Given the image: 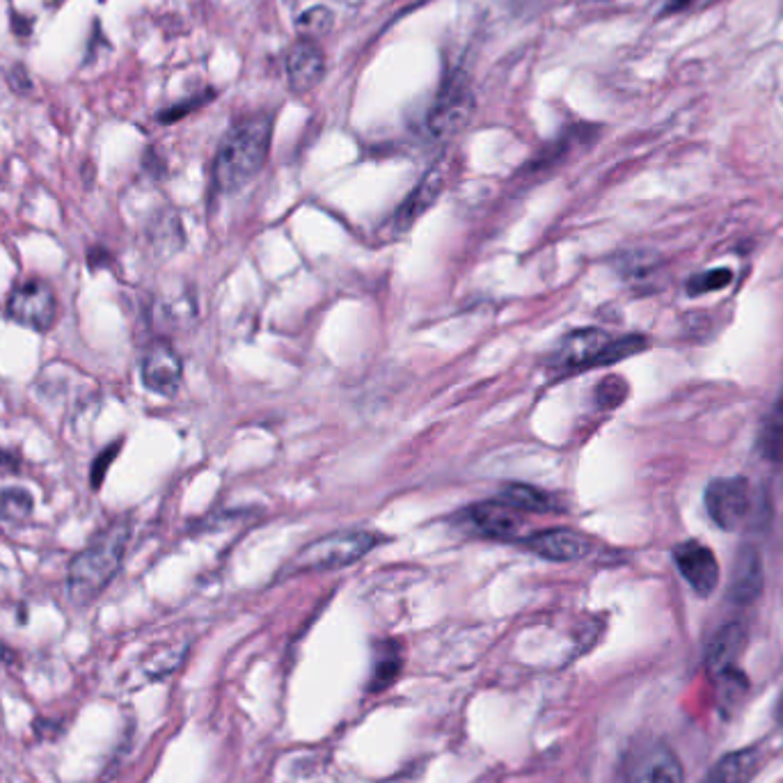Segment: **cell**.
<instances>
[{
    "instance_id": "cell-11",
    "label": "cell",
    "mask_w": 783,
    "mask_h": 783,
    "mask_svg": "<svg viewBox=\"0 0 783 783\" xmlns=\"http://www.w3.org/2000/svg\"><path fill=\"white\" fill-rule=\"evenodd\" d=\"M612 342L603 330L596 328H582L561 339V344L555 351V369L557 371H580L591 369L598 365L600 353L605 351V346Z\"/></svg>"
},
{
    "instance_id": "cell-28",
    "label": "cell",
    "mask_w": 783,
    "mask_h": 783,
    "mask_svg": "<svg viewBox=\"0 0 783 783\" xmlns=\"http://www.w3.org/2000/svg\"><path fill=\"white\" fill-rule=\"evenodd\" d=\"M7 78H10L12 90L19 92V94H26L30 87H33V83H30V78H28V71L23 65H14L10 74H7Z\"/></svg>"
},
{
    "instance_id": "cell-12",
    "label": "cell",
    "mask_w": 783,
    "mask_h": 783,
    "mask_svg": "<svg viewBox=\"0 0 783 783\" xmlns=\"http://www.w3.org/2000/svg\"><path fill=\"white\" fill-rule=\"evenodd\" d=\"M527 550L550 561H580L591 552V541L575 529H545L525 541Z\"/></svg>"
},
{
    "instance_id": "cell-16",
    "label": "cell",
    "mask_w": 783,
    "mask_h": 783,
    "mask_svg": "<svg viewBox=\"0 0 783 783\" xmlns=\"http://www.w3.org/2000/svg\"><path fill=\"white\" fill-rule=\"evenodd\" d=\"M763 591V564L754 548H742L738 552L731 580V600L738 605H749Z\"/></svg>"
},
{
    "instance_id": "cell-1",
    "label": "cell",
    "mask_w": 783,
    "mask_h": 783,
    "mask_svg": "<svg viewBox=\"0 0 783 783\" xmlns=\"http://www.w3.org/2000/svg\"><path fill=\"white\" fill-rule=\"evenodd\" d=\"M131 541V520L120 518L87 543V548L71 559L67 571V598L83 607L106 591L124 564Z\"/></svg>"
},
{
    "instance_id": "cell-7",
    "label": "cell",
    "mask_w": 783,
    "mask_h": 783,
    "mask_svg": "<svg viewBox=\"0 0 783 783\" xmlns=\"http://www.w3.org/2000/svg\"><path fill=\"white\" fill-rule=\"evenodd\" d=\"M706 509L719 529L735 532L745 525L751 509L749 484L745 479H715L706 488Z\"/></svg>"
},
{
    "instance_id": "cell-25",
    "label": "cell",
    "mask_w": 783,
    "mask_h": 783,
    "mask_svg": "<svg viewBox=\"0 0 783 783\" xmlns=\"http://www.w3.org/2000/svg\"><path fill=\"white\" fill-rule=\"evenodd\" d=\"M626 394H628V385H626V381H623V378L607 376L605 381L598 385L596 401H598L600 408L609 410V408L619 406V403L626 399Z\"/></svg>"
},
{
    "instance_id": "cell-4",
    "label": "cell",
    "mask_w": 783,
    "mask_h": 783,
    "mask_svg": "<svg viewBox=\"0 0 783 783\" xmlns=\"http://www.w3.org/2000/svg\"><path fill=\"white\" fill-rule=\"evenodd\" d=\"M474 115V94L465 76H449L426 115V136L433 142L456 138Z\"/></svg>"
},
{
    "instance_id": "cell-10",
    "label": "cell",
    "mask_w": 783,
    "mask_h": 783,
    "mask_svg": "<svg viewBox=\"0 0 783 783\" xmlns=\"http://www.w3.org/2000/svg\"><path fill=\"white\" fill-rule=\"evenodd\" d=\"M680 575L701 598L710 596L719 584V564L715 552L699 541H685L674 550Z\"/></svg>"
},
{
    "instance_id": "cell-29",
    "label": "cell",
    "mask_w": 783,
    "mask_h": 783,
    "mask_svg": "<svg viewBox=\"0 0 783 783\" xmlns=\"http://www.w3.org/2000/svg\"><path fill=\"white\" fill-rule=\"evenodd\" d=\"M12 26H14V33H17L19 37H26L28 33H30V26H33V23H30L28 19H21V14H12Z\"/></svg>"
},
{
    "instance_id": "cell-6",
    "label": "cell",
    "mask_w": 783,
    "mask_h": 783,
    "mask_svg": "<svg viewBox=\"0 0 783 783\" xmlns=\"http://www.w3.org/2000/svg\"><path fill=\"white\" fill-rule=\"evenodd\" d=\"M449 172H452V161H449L447 156L438 158V161L426 170L424 177L419 179V184L410 191L406 200L399 204V209L394 211V216L390 220L392 234L408 232V229L413 227L435 202H438V197L442 195V191H445L449 181Z\"/></svg>"
},
{
    "instance_id": "cell-13",
    "label": "cell",
    "mask_w": 783,
    "mask_h": 783,
    "mask_svg": "<svg viewBox=\"0 0 783 783\" xmlns=\"http://www.w3.org/2000/svg\"><path fill=\"white\" fill-rule=\"evenodd\" d=\"M326 74V55L316 42L298 39L287 53V81L296 94H307L314 90Z\"/></svg>"
},
{
    "instance_id": "cell-23",
    "label": "cell",
    "mask_w": 783,
    "mask_h": 783,
    "mask_svg": "<svg viewBox=\"0 0 783 783\" xmlns=\"http://www.w3.org/2000/svg\"><path fill=\"white\" fill-rule=\"evenodd\" d=\"M646 348V339L639 335H630V337H621V339H612L605 346V351L600 353L598 365L596 367H605V365H614V362L626 360L630 355H635Z\"/></svg>"
},
{
    "instance_id": "cell-2",
    "label": "cell",
    "mask_w": 783,
    "mask_h": 783,
    "mask_svg": "<svg viewBox=\"0 0 783 783\" xmlns=\"http://www.w3.org/2000/svg\"><path fill=\"white\" fill-rule=\"evenodd\" d=\"M273 138V120L252 115L227 131L213 158L211 181L218 193H236L264 168Z\"/></svg>"
},
{
    "instance_id": "cell-21",
    "label": "cell",
    "mask_w": 783,
    "mask_h": 783,
    "mask_svg": "<svg viewBox=\"0 0 783 783\" xmlns=\"http://www.w3.org/2000/svg\"><path fill=\"white\" fill-rule=\"evenodd\" d=\"M332 26H335V12L326 5H314L296 19L298 39H307V42H316V39L326 37Z\"/></svg>"
},
{
    "instance_id": "cell-14",
    "label": "cell",
    "mask_w": 783,
    "mask_h": 783,
    "mask_svg": "<svg viewBox=\"0 0 783 783\" xmlns=\"http://www.w3.org/2000/svg\"><path fill=\"white\" fill-rule=\"evenodd\" d=\"M468 522L488 539H516L522 529L520 511L500 500L479 502L468 509Z\"/></svg>"
},
{
    "instance_id": "cell-27",
    "label": "cell",
    "mask_w": 783,
    "mask_h": 783,
    "mask_svg": "<svg viewBox=\"0 0 783 783\" xmlns=\"http://www.w3.org/2000/svg\"><path fill=\"white\" fill-rule=\"evenodd\" d=\"M117 454H120V442H115V445L106 447L104 452H101L97 458H94V463H92V468H90V484H92L94 490H99L101 484H104L106 472L110 468V463H113L115 458H117Z\"/></svg>"
},
{
    "instance_id": "cell-5",
    "label": "cell",
    "mask_w": 783,
    "mask_h": 783,
    "mask_svg": "<svg viewBox=\"0 0 783 783\" xmlns=\"http://www.w3.org/2000/svg\"><path fill=\"white\" fill-rule=\"evenodd\" d=\"M7 316L23 328L49 332L58 321V296L46 280H26L7 298Z\"/></svg>"
},
{
    "instance_id": "cell-30",
    "label": "cell",
    "mask_w": 783,
    "mask_h": 783,
    "mask_svg": "<svg viewBox=\"0 0 783 783\" xmlns=\"http://www.w3.org/2000/svg\"><path fill=\"white\" fill-rule=\"evenodd\" d=\"M694 3V0H669V10H685V7H690Z\"/></svg>"
},
{
    "instance_id": "cell-26",
    "label": "cell",
    "mask_w": 783,
    "mask_h": 783,
    "mask_svg": "<svg viewBox=\"0 0 783 783\" xmlns=\"http://www.w3.org/2000/svg\"><path fill=\"white\" fill-rule=\"evenodd\" d=\"M209 99H211V94H197V97H191V99H184V101H179V104H174V106H170V108H165L163 113L158 115V122H163V124L179 122L181 117L191 115L193 110L202 108L204 104H207Z\"/></svg>"
},
{
    "instance_id": "cell-22",
    "label": "cell",
    "mask_w": 783,
    "mask_h": 783,
    "mask_svg": "<svg viewBox=\"0 0 783 783\" xmlns=\"http://www.w3.org/2000/svg\"><path fill=\"white\" fill-rule=\"evenodd\" d=\"M763 449V454L772 461H779L783 456V392L781 397L774 403L770 415L765 417L763 431H761V442H758Z\"/></svg>"
},
{
    "instance_id": "cell-18",
    "label": "cell",
    "mask_w": 783,
    "mask_h": 783,
    "mask_svg": "<svg viewBox=\"0 0 783 783\" xmlns=\"http://www.w3.org/2000/svg\"><path fill=\"white\" fill-rule=\"evenodd\" d=\"M403 669V653L397 642H383L376 646V658L371 664L369 692H383L387 687L397 683V678Z\"/></svg>"
},
{
    "instance_id": "cell-20",
    "label": "cell",
    "mask_w": 783,
    "mask_h": 783,
    "mask_svg": "<svg viewBox=\"0 0 783 783\" xmlns=\"http://www.w3.org/2000/svg\"><path fill=\"white\" fill-rule=\"evenodd\" d=\"M35 511V500L26 488L5 486L0 488V520L7 525L26 522Z\"/></svg>"
},
{
    "instance_id": "cell-9",
    "label": "cell",
    "mask_w": 783,
    "mask_h": 783,
    "mask_svg": "<svg viewBox=\"0 0 783 783\" xmlns=\"http://www.w3.org/2000/svg\"><path fill=\"white\" fill-rule=\"evenodd\" d=\"M142 385L149 392L161 394V397H174L184 378V362H181L179 353L174 351L170 342L158 339V342L149 344L140 365Z\"/></svg>"
},
{
    "instance_id": "cell-8",
    "label": "cell",
    "mask_w": 783,
    "mask_h": 783,
    "mask_svg": "<svg viewBox=\"0 0 783 783\" xmlns=\"http://www.w3.org/2000/svg\"><path fill=\"white\" fill-rule=\"evenodd\" d=\"M626 783H683V767L667 745L648 742L628 756Z\"/></svg>"
},
{
    "instance_id": "cell-24",
    "label": "cell",
    "mask_w": 783,
    "mask_h": 783,
    "mask_svg": "<svg viewBox=\"0 0 783 783\" xmlns=\"http://www.w3.org/2000/svg\"><path fill=\"white\" fill-rule=\"evenodd\" d=\"M733 282V273L729 268H713V271L699 273L687 282V294L692 296H701V294H710V291H719L724 287H729Z\"/></svg>"
},
{
    "instance_id": "cell-19",
    "label": "cell",
    "mask_w": 783,
    "mask_h": 783,
    "mask_svg": "<svg viewBox=\"0 0 783 783\" xmlns=\"http://www.w3.org/2000/svg\"><path fill=\"white\" fill-rule=\"evenodd\" d=\"M497 500L509 504L511 509H516L520 513H545V511H555L557 509V500L543 490L527 486V484H509L500 490V497Z\"/></svg>"
},
{
    "instance_id": "cell-15",
    "label": "cell",
    "mask_w": 783,
    "mask_h": 783,
    "mask_svg": "<svg viewBox=\"0 0 783 783\" xmlns=\"http://www.w3.org/2000/svg\"><path fill=\"white\" fill-rule=\"evenodd\" d=\"M747 646V630L742 623H729L713 637V642L708 646L706 664L710 676H722L726 671L735 669L738 658Z\"/></svg>"
},
{
    "instance_id": "cell-17",
    "label": "cell",
    "mask_w": 783,
    "mask_h": 783,
    "mask_svg": "<svg viewBox=\"0 0 783 783\" xmlns=\"http://www.w3.org/2000/svg\"><path fill=\"white\" fill-rule=\"evenodd\" d=\"M763 765L761 751L754 747H745L726 754L724 758L713 765V770L706 774L703 783H749L756 777Z\"/></svg>"
},
{
    "instance_id": "cell-3",
    "label": "cell",
    "mask_w": 783,
    "mask_h": 783,
    "mask_svg": "<svg viewBox=\"0 0 783 783\" xmlns=\"http://www.w3.org/2000/svg\"><path fill=\"white\" fill-rule=\"evenodd\" d=\"M381 543L376 534L371 532H337L323 539L305 545L291 561V571L294 573H323L337 571L360 561Z\"/></svg>"
}]
</instances>
